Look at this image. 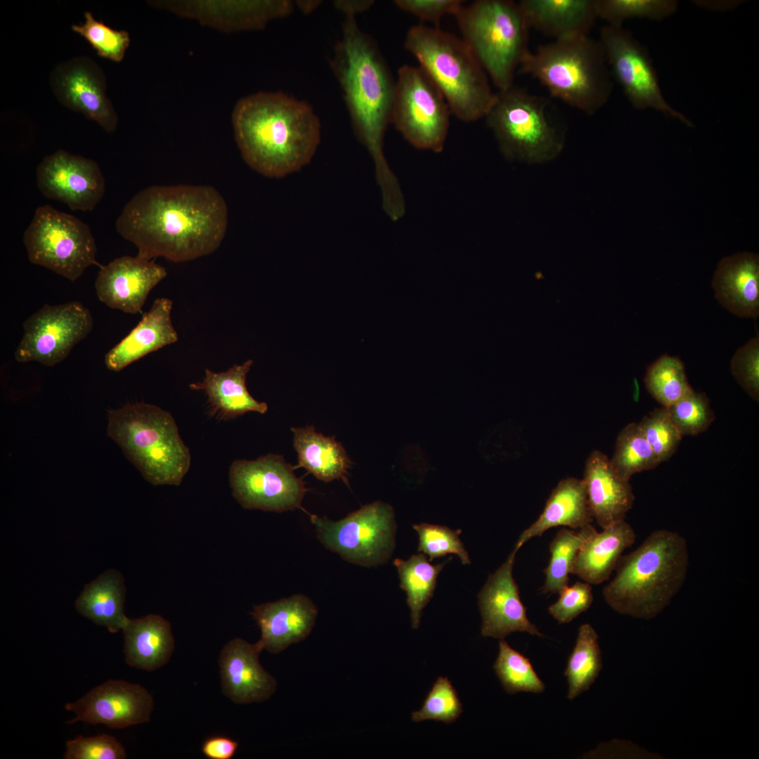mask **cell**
Wrapping results in <instances>:
<instances>
[{
	"instance_id": "cell-31",
	"label": "cell",
	"mask_w": 759,
	"mask_h": 759,
	"mask_svg": "<svg viewBox=\"0 0 759 759\" xmlns=\"http://www.w3.org/2000/svg\"><path fill=\"white\" fill-rule=\"evenodd\" d=\"M122 630L125 661L129 666L154 671L170 660L175 642L170 623L162 616L129 618Z\"/></svg>"
},
{
	"instance_id": "cell-12",
	"label": "cell",
	"mask_w": 759,
	"mask_h": 759,
	"mask_svg": "<svg viewBox=\"0 0 759 759\" xmlns=\"http://www.w3.org/2000/svg\"><path fill=\"white\" fill-rule=\"evenodd\" d=\"M309 515L320 543L349 562L364 566L384 564L394 548V512L387 503L365 505L337 521Z\"/></svg>"
},
{
	"instance_id": "cell-9",
	"label": "cell",
	"mask_w": 759,
	"mask_h": 759,
	"mask_svg": "<svg viewBox=\"0 0 759 759\" xmlns=\"http://www.w3.org/2000/svg\"><path fill=\"white\" fill-rule=\"evenodd\" d=\"M547 105L545 98L514 86L496 93L485 117L507 159L536 164L560 153L564 136L550 120Z\"/></svg>"
},
{
	"instance_id": "cell-10",
	"label": "cell",
	"mask_w": 759,
	"mask_h": 759,
	"mask_svg": "<svg viewBox=\"0 0 759 759\" xmlns=\"http://www.w3.org/2000/svg\"><path fill=\"white\" fill-rule=\"evenodd\" d=\"M30 261L74 282L90 266L101 267L90 228L51 205L39 207L23 235Z\"/></svg>"
},
{
	"instance_id": "cell-19",
	"label": "cell",
	"mask_w": 759,
	"mask_h": 759,
	"mask_svg": "<svg viewBox=\"0 0 759 759\" xmlns=\"http://www.w3.org/2000/svg\"><path fill=\"white\" fill-rule=\"evenodd\" d=\"M518 550L513 549L505 562L490 574L478 595L484 637L504 639L516 632L543 637L526 615L512 570Z\"/></svg>"
},
{
	"instance_id": "cell-36",
	"label": "cell",
	"mask_w": 759,
	"mask_h": 759,
	"mask_svg": "<svg viewBox=\"0 0 759 759\" xmlns=\"http://www.w3.org/2000/svg\"><path fill=\"white\" fill-rule=\"evenodd\" d=\"M595 531L590 524L578 531L561 528L557 532L549 546L550 559L544 569L545 580L541 593H559L568 586L576 556L583 543Z\"/></svg>"
},
{
	"instance_id": "cell-49",
	"label": "cell",
	"mask_w": 759,
	"mask_h": 759,
	"mask_svg": "<svg viewBox=\"0 0 759 759\" xmlns=\"http://www.w3.org/2000/svg\"><path fill=\"white\" fill-rule=\"evenodd\" d=\"M464 1L460 0H395L400 10L414 15L421 20L434 23L436 27L446 15L456 16Z\"/></svg>"
},
{
	"instance_id": "cell-30",
	"label": "cell",
	"mask_w": 759,
	"mask_h": 759,
	"mask_svg": "<svg viewBox=\"0 0 759 759\" xmlns=\"http://www.w3.org/2000/svg\"><path fill=\"white\" fill-rule=\"evenodd\" d=\"M602 529L583 543L571 571L590 585L607 580L623 552L635 540V531L625 519Z\"/></svg>"
},
{
	"instance_id": "cell-35",
	"label": "cell",
	"mask_w": 759,
	"mask_h": 759,
	"mask_svg": "<svg viewBox=\"0 0 759 759\" xmlns=\"http://www.w3.org/2000/svg\"><path fill=\"white\" fill-rule=\"evenodd\" d=\"M602 668L598 635L590 624H582L564 671L568 683V699L573 700L588 691Z\"/></svg>"
},
{
	"instance_id": "cell-29",
	"label": "cell",
	"mask_w": 759,
	"mask_h": 759,
	"mask_svg": "<svg viewBox=\"0 0 759 759\" xmlns=\"http://www.w3.org/2000/svg\"><path fill=\"white\" fill-rule=\"evenodd\" d=\"M592 521L583 479H562L552 490L543 512L520 534L514 548L519 550L526 541L541 536L550 528L566 526L578 530Z\"/></svg>"
},
{
	"instance_id": "cell-17",
	"label": "cell",
	"mask_w": 759,
	"mask_h": 759,
	"mask_svg": "<svg viewBox=\"0 0 759 759\" xmlns=\"http://www.w3.org/2000/svg\"><path fill=\"white\" fill-rule=\"evenodd\" d=\"M49 82L62 105L82 113L108 133L116 129L117 116L106 96V78L96 61L78 56L63 62L51 71Z\"/></svg>"
},
{
	"instance_id": "cell-50",
	"label": "cell",
	"mask_w": 759,
	"mask_h": 759,
	"mask_svg": "<svg viewBox=\"0 0 759 759\" xmlns=\"http://www.w3.org/2000/svg\"><path fill=\"white\" fill-rule=\"evenodd\" d=\"M238 743L227 737L214 736L204 741L202 753L209 759H231L235 754Z\"/></svg>"
},
{
	"instance_id": "cell-38",
	"label": "cell",
	"mask_w": 759,
	"mask_h": 759,
	"mask_svg": "<svg viewBox=\"0 0 759 759\" xmlns=\"http://www.w3.org/2000/svg\"><path fill=\"white\" fill-rule=\"evenodd\" d=\"M644 382L651 396L666 408L693 389L688 382L683 362L679 357L667 353L647 367Z\"/></svg>"
},
{
	"instance_id": "cell-33",
	"label": "cell",
	"mask_w": 759,
	"mask_h": 759,
	"mask_svg": "<svg viewBox=\"0 0 759 759\" xmlns=\"http://www.w3.org/2000/svg\"><path fill=\"white\" fill-rule=\"evenodd\" d=\"M291 430L299 462L294 469L304 467L325 482L342 479L348 484V469L352 462L340 443L316 432L313 427Z\"/></svg>"
},
{
	"instance_id": "cell-40",
	"label": "cell",
	"mask_w": 759,
	"mask_h": 759,
	"mask_svg": "<svg viewBox=\"0 0 759 759\" xmlns=\"http://www.w3.org/2000/svg\"><path fill=\"white\" fill-rule=\"evenodd\" d=\"M677 8V2L671 0H597V17L615 26L635 18L661 20Z\"/></svg>"
},
{
	"instance_id": "cell-47",
	"label": "cell",
	"mask_w": 759,
	"mask_h": 759,
	"mask_svg": "<svg viewBox=\"0 0 759 759\" xmlns=\"http://www.w3.org/2000/svg\"><path fill=\"white\" fill-rule=\"evenodd\" d=\"M731 372L741 387L754 400L759 399V337L739 348L731 360Z\"/></svg>"
},
{
	"instance_id": "cell-11",
	"label": "cell",
	"mask_w": 759,
	"mask_h": 759,
	"mask_svg": "<svg viewBox=\"0 0 759 759\" xmlns=\"http://www.w3.org/2000/svg\"><path fill=\"white\" fill-rule=\"evenodd\" d=\"M397 74L391 124L415 148L442 152L452 115L444 96L420 66L403 65Z\"/></svg>"
},
{
	"instance_id": "cell-52",
	"label": "cell",
	"mask_w": 759,
	"mask_h": 759,
	"mask_svg": "<svg viewBox=\"0 0 759 759\" xmlns=\"http://www.w3.org/2000/svg\"><path fill=\"white\" fill-rule=\"evenodd\" d=\"M321 1L309 0L297 1L296 4L304 13H310L316 10L321 4Z\"/></svg>"
},
{
	"instance_id": "cell-27",
	"label": "cell",
	"mask_w": 759,
	"mask_h": 759,
	"mask_svg": "<svg viewBox=\"0 0 759 759\" xmlns=\"http://www.w3.org/2000/svg\"><path fill=\"white\" fill-rule=\"evenodd\" d=\"M518 4L529 29L554 40L588 36L598 18L597 0H522Z\"/></svg>"
},
{
	"instance_id": "cell-41",
	"label": "cell",
	"mask_w": 759,
	"mask_h": 759,
	"mask_svg": "<svg viewBox=\"0 0 759 759\" xmlns=\"http://www.w3.org/2000/svg\"><path fill=\"white\" fill-rule=\"evenodd\" d=\"M667 409L682 436L704 432L715 418L709 398L694 389Z\"/></svg>"
},
{
	"instance_id": "cell-24",
	"label": "cell",
	"mask_w": 759,
	"mask_h": 759,
	"mask_svg": "<svg viewBox=\"0 0 759 759\" xmlns=\"http://www.w3.org/2000/svg\"><path fill=\"white\" fill-rule=\"evenodd\" d=\"M715 297L731 313L755 319L759 316V257L748 252L722 258L711 281Z\"/></svg>"
},
{
	"instance_id": "cell-26",
	"label": "cell",
	"mask_w": 759,
	"mask_h": 759,
	"mask_svg": "<svg viewBox=\"0 0 759 759\" xmlns=\"http://www.w3.org/2000/svg\"><path fill=\"white\" fill-rule=\"evenodd\" d=\"M173 302L156 299L136 326L105 356L107 368L118 372L147 354L177 342L171 313Z\"/></svg>"
},
{
	"instance_id": "cell-46",
	"label": "cell",
	"mask_w": 759,
	"mask_h": 759,
	"mask_svg": "<svg viewBox=\"0 0 759 759\" xmlns=\"http://www.w3.org/2000/svg\"><path fill=\"white\" fill-rule=\"evenodd\" d=\"M126 751L113 736H78L66 742L64 759H124Z\"/></svg>"
},
{
	"instance_id": "cell-1",
	"label": "cell",
	"mask_w": 759,
	"mask_h": 759,
	"mask_svg": "<svg viewBox=\"0 0 759 759\" xmlns=\"http://www.w3.org/2000/svg\"><path fill=\"white\" fill-rule=\"evenodd\" d=\"M228 226L227 205L210 186H152L124 206L115 228L137 256L185 262L214 252Z\"/></svg>"
},
{
	"instance_id": "cell-14",
	"label": "cell",
	"mask_w": 759,
	"mask_h": 759,
	"mask_svg": "<svg viewBox=\"0 0 759 759\" xmlns=\"http://www.w3.org/2000/svg\"><path fill=\"white\" fill-rule=\"evenodd\" d=\"M93 326L90 311L79 301L44 304L23 323V335L14 352L18 362L53 366L65 360Z\"/></svg>"
},
{
	"instance_id": "cell-6",
	"label": "cell",
	"mask_w": 759,
	"mask_h": 759,
	"mask_svg": "<svg viewBox=\"0 0 759 759\" xmlns=\"http://www.w3.org/2000/svg\"><path fill=\"white\" fill-rule=\"evenodd\" d=\"M519 70L537 79L552 96L588 115L599 110L613 89L601 42L589 36L541 45L528 53Z\"/></svg>"
},
{
	"instance_id": "cell-48",
	"label": "cell",
	"mask_w": 759,
	"mask_h": 759,
	"mask_svg": "<svg viewBox=\"0 0 759 759\" xmlns=\"http://www.w3.org/2000/svg\"><path fill=\"white\" fill-rule=\"evenodd\" d=\"M559 594V599L548 607V611L559 624L573 621L585 611L593 601L592 588L586 582L568 585Z\"/></svg>"
},
{
	"instance_id": "cell-18",
	"label": "cell",
	"mask_w": 759,
	"mask_h": 759,
	"mask_svg": "<svg viewBox=\"0 0 759 759\" xmlns=\"http://www.w3.org/2000/svg\"><path fill=\"white\" fill-rule=\"evenodd\" d=\"M75 716L66 722L103 724L123 729L150 720L154 700L148 690L122 680H109L91 689L82 698L65 705Z\"/></svg>"
},
{
	"instance_id": "cell-32",
	"label": "cell",
	"mask_w": 759,
	"mask_h": 759,
	"mask_svg": "<svg viewBox=\"0 0 759 759\" xmlns=\"http://www.w3.org/2000/svg\"><path fill=\"white\" fill-rule=\"evenodd\" d=\"M126 589L122 574L108 569L85 585L75 602L77 611L112 633L122 630L129 618L124 613Z\"/></svg>"
},
{
	"instance_id": "cell-23",
	"label": "cell",
	"mask_w": 759,
	"mask_h": 759,
	"mask_svg": "<svg viewBox=\"0 0 759 759\" xmlns=\"http://www.w3.org/2000/svg\"><path fill=\"white\" fill-rule=\"evenodd\" d=\"M318 609L310 598L294 595L254 606L252 615L261 630L258 641L263 649L278 654L310 634Z\"/></svg>"
},
{
	"instance_id": "cell-20",
	"label": "cell",
	"mask_w": 759,
	"mask_h": 759,
	"mask_svg": "<svg viewBox=\"0 0 759 759\" xmlns=\"http://www.w3.org/2000/svg\"><path fill=\"white\" fill-rule=\"evenodd\" d=\"M167 275L155 261L123 256L100 267L95 282L98 299L108 307L136 314L153 287Z\"/></svg>"
},
{
	"instance_id": "cell-45",
	"label": "cell",
	"mask_w": 759,
	"mask_h": 759,
	"mask_svg": "<svg viewBox=\"0 0 759 759\" xmlns=\"http://www.w3.org/2000/svg\"><path fill=\"white\" fill-rule=\"evenodd\" d=\"M413 526L419 536L418 551L427 554L430 562L447 554H455L462 564H470L468 553L459 538L460 529L454 531L446 526L427 523Z\"/></svg>"
},
{
	"instance_id": "cell-25",
	"label": "cell",
	"mask_w": 759,
	"mask_h": 759,
	"mask_svg": "<svg viewBox=\"0 0 759 759\" xmlns=\"http://www.w3.org/2000/svg\"><path fill=\"white\" fill-rule=\"evenodd\" d=\"M583 479L592 518L602 528L625 519L635 500L632 488L614 472L604 453L595 450L590 454Z\"/></svg>"
},
{
	"instance_id": "cell-34",
	"label": "cell",
	"mask_w": 759,
	"mask_h": 759,
	"mask_svg": "<svg viewBox=\"0 0 759 759\" xmlns=\"http://www.w3.org/2000/svg\"><path fill=\"white\" fill-rule=\"evenodd\" d=\"M431 564L422 553L412 555L408 560L396 559L394 565L400 578V587L407 594V603L410 609L411 625L418 628L423 609L432 597L436 579L446 562Z\"/></svg>"
},
{
	"instance_id": "cell-37",
	"label": "cell",
	"mask_w": 759,
	"mask_h": 759,
	"mask_svg": "<svg viewBox=\"0 0 759 759\" xmlns=\"http://www.w3.org/2000/svg\"><path fill=\"white\" fill-rule=\"evenodd\" d=\"M609 462L614 472L627 481L635 474L661 463L637 422L628 424L619 432Z\"/></svg>"
},
{
	"instance_id": "cell-5",
	"label": "cell",
	"mask_w": 759,
	"mask_h": 759,
	"mask_svg": "<svg viewBox=\"0 0 759 759\" xmlns=\"http://www.w3.org/2000/svg\"><path fill=\"white\" fill-rule=\"evenodd\" d=\"M404 48L440 89L452 115L464 122L486 117L496 93L462 38L439 27L415 25L406 33Z\"/></svg>"
},
{
	"instance_id": "cell-44",
	"label": "cell",
	"mask_w": 759,
	"mask_h": 759,
	"mask_svg": "<svg viewBox=\"0 0 759 759\" xmlns=\"http://www.w3.org/2000/svg\"><path fill=\"white\" fill-rule=\"evenodd\" d=\"M638 424L660 462L673 456L683 436L666 408H655L644 415Z\"/></svg>"
},
{
	"instance_id": "cell-43",
	"label": "cell",
	"mask_w": 759,
	"mask_h": 759,
	"mask_svg": "<svg viewBox=\"0 0 759 759\" xmlns=\"http://www.w3.org/2000/svg\"><path fill=\"white\" fill-rule=\"evenodd\" d=\"M462 712V703L451 682L446 677H439L422 708L412 713L411 720L415 722L434 720L450 724L455 722Z\"/></svg>"
},
{
	"instance_id": "cell-8",
	"label": "cell",
	"mask_w": 759,
	"mask_h": 759,
	"mask_svg": "<svg viewBox=\"0 0 759 759\" xmlns=\"http://www.w3.org/2000/svg\"><path fill=\"white\" fill-rule=\"evenodd\" d=\"M462 39L499 91L512 87L528 50V30L518 3L476 0L455 16Z\"/></svg>"
},
{
	"instance_id": "cell-21",
	"label": "cell",
	"mask_w": 759,
	"mask_h": 759,
	"mask_svg": "<svg viewBox=\"0 0 759 759\" xmlns=\"http://www.w3.org/2000/svg\"><path fill=\"white\" fill-rule=\"evenodd\" d=\"M157 8L179 15L193 18L202 23L223 30L262 29L277 18L290 15L294 3L289 0L238 1H153Z\"/></svg>"
},
{
	"instance_id": "cell-42",
	"label": "cell",
	"mask_w": 759,
	"mask_h": 759,
	"mask_svg": "<svg viewBox=\"0 0 759 759\" xmlns=\"http://www.w3.org/2000/svg\"><path fill=\"white\" fill-rule=\"evenodd\" d=\"M84 18V23L72 25V30L84 37L98 56L114 62L122 61L130 43L129 33L96 20L90 11H85Z\"/></svg>"
},
{
	"instance_id": "cell-13",
	"label": "cell",
	"mask_w": 759,
	"mask_h": 759,
	"mask_svg": "<svg viewBox=\"0 0 759 759\" xmlns=\"http://www.w3.org/2000/svg\"><path fill=\"white\" fill-rule=\"evenodd\" d=\"M599 41L611 76L635 108H651L692 126L689 119L666 100L647 49L629 30L607 25L601 30Z\"/></svg>"
},
{
	"instance_id": "cell-39",
	"label": "cell",
	"mask_w": 759,
	"mask_h": 759,
	"mask_svg": "<svg viewBox=\"0 0 759 759\" xmlns=\"http://www.w3.org/2000/svg\"><path fill=\"white\" fill-rule=\"evenodd\" d=\"M493 668L509 694L520 692L537 694L545 689L544 682L537 675L529 659L512 648L503 639L499 641V652Z\"/></svg>"
},
{
	"instance_id": "cell-28",
	"label": "cell",
	"mask_w": 759,
	"mask_h": 759,
	"mask_svg": "<svg viewBox=\"0 0 759 759\" xmlns=\"http://www.w3.org/2000/svg\"><path fill=\"white\" fill-rule=\"evenodd\" d=\"M252 364L249 359L221 372L207 368L203 379L190 384V388L205 392L209 415L219 420L234 419L252 411L264 414L267 404L254 399L246 386L247 374Z\"/></svg>"
},
{
	"instance_id": "cell-3",
	"label": "cell",
	"mask_w": 759,
	"mask_h": 759,
	"mask_svg": "<svg viewBox=\"0 0 759 759\" xmlns=\"http://www.w3.org/2000/svg\"><path fill=\"white\" fill-rule=\"evenodd\" d=\"M232 123L245 162L269 178L300 170L320 142V122L312 107L283 92L262 91L240 99Z\"/></svg>"
},
{
	"instance_id": "cell-4",
	"label": "cell",
	"mask_w": 759,
	"mask_h": 759,
	"mask_svg": "<svg viewBox=\"0 0 759 759\" xmlns=\"http://www.w3.org/2000/svg\"><path fill=\"white\" fill-rule=\"evenodd\" d=\"M689 559L682 535L668 529L654 531L637 548L620 557L614 578L602 590L604 599L621 614L651 619L682 587Z\"/></svg>"
},
{
	"instance_id": "cell-7",
	"label": "cell",
	"mask_w": 759,
	"mask_h": 759,
	"mask_svg": "<svg viewBox=\"0 0 759 759\" xmlns=\"http://www.w3.org/2000/svg\"><path fill=\"white\" fill-rule=\"evenodd\" d=\"M107 433L154 486H179L190 469V451L173 416L157 406L137 403L110 410Z\"/></svg>"
},
{
	"instance_id": "cell-2",
	"label": "cell",
	"mask_w": 759,
	"mask_h": 759,
	"mask_svg": "<svg viewBox=\"0 0 759 759\" xmlns=\"http://www.w3.org/2000/svg\"><path fill=\"white\" fill-rule=\"evenodd\" d=\"M342 27L330 65L341 87L353 132L372 159L382 208L391 220L397 221L406 214V201L384 153L396 81L376 41L360 28L355 15H344Z\"/></svg>"
},
{
	"instance_id": "cell-16",
	"label": "cell",
	"mask_w": 759,
	"mask_h": 759,
	"mask_svg": "<svg viewBox=\"0 0 759 759\" xmlns=\"http://www.w3.org/2000/svg\"><path fill=\"white\" fill-rule=\"evenodd\" d=\"M37 184L47 198L72 210L92 211L105 193V179L93 160L59 150L37 167Z\"/></svg>"
},
{
	"instance_id": "cell-51",
	"label": "cell",
	"mask_w": 759,
	"mask_h": 759,
	"mask_svg": "<svg viewBox=\"0 0 759 759\" xmlns=\"http://www.w3.org/2000/svg\"><path fill=\"white\" fill-rule=\"evenodd\" d=\"M335 8L346 15H353L363 13L369 10L374 4L371 0H337L334 1Z\"/></svg>"
},
{
	"instance_id": "cell-22",
	"label": "cell",
	"mask_w": 759,
	"mask_h": 759,
	"mask_svg": "<svg viewBox=\"0 0 759 759\" xmlns=\"http://www.w3.org/2000/svg\"><path fill=\"white\" fill-rule=\"evenodd\" d=\"M264 650L259 643L235 638L224 645L219 658L221 690L233 702L245 704L268 699L276 689V680L259 662Z\"/></svg>"
},
{
	"instance_id": "cell-15",
	"label": "cell",
	"mask_w": 759,
	"mask_h": 759,
	"mask_svg": "<svg viewBox=\"0 0 759 759\" xmlns=\"http://www.w3.org/2000/svg\"><path fill=\"white\" fill-rule=\"evenodd\" d=\"M281 455L237 460L228 473L233 495L245 508L281 512L301 507L308 488Z\"/></svg>"
}]
</instances>
